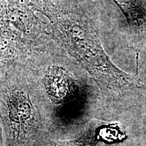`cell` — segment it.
<instances>
[{"instance_id":"3","label":"cell","mask_w":146,"mask_h":146,"mask_svg":"<svg viewBox=\"0 0 146 146\" xmlns=\"http://www.w3.org/2000/svg\"><path fill=\"white\" fill-rule=\"evenodd\" d=\"M8 9V26L17 33H28L34 28L36 17L31 10V0H6Z\"/></svg>"},{"instance_id":"5","label":"cell","mask_w":146,"mask_h":146,"mask_svg":"<svg viewBox=\"0 0 146 146\" xmlns=\"http://www.w3.org/2000/svg\"><path fill=\"white\" fill-rule=\"evenodd\" d=\"M123 11L129 21L131 29L137 25L138 19H141L143 10L137 0H113Z\"/></svg>"},{"instance_id":"4","label":"cell","mask_w":146,"mask_h":146,"mask_svg":"<svg viewBox=\"0 0 146 146\" xmlns=\"http://www.w3.org/2000/svg\"><path fill=\"white\" fill-rule=\"evenodd\" d=\"M18 49V33L6 25H0V71L13 62Z\"/></svg>"},{"instance_id":"7","label":"cell","mask_w":146,"mask_h":146,"mask_svg":"<svg viewBox=\"0 0 146 146\" xmlns=\"http://www.w3.org/2000/svg\"><path fill=\"white\" fill-rule=\"evenodd\" d=\"M0 146H2V145H1V133H0Z\"/></svg>"},{"instance_id":"6","label":"cell","mask_w":146,"mask_h":146,"mask_svg":"<svg viewBox=\"0 0 146 146\" xmlns=\"http://www.w3.org/2000/svg\"><path fill=\"white\" fill-rule=\"evenodd\" d=\"M8 9L6 0H0V25L8 26Z\"/></svg>"},{"instance_id":"2","label":"cell","mask_w":146,"mask_h":146,"mask_svg":"<svg viewBox=\"0 0 146 146\" xmlns=\"http://www.w3.org/2000/svg\"><path fill=\"white\" fill-rule=\"evenodd\" d=\"M47 93L56 101H62L74 88V80L66 69L52 66L47 69L44 78Z\"/></svg>"},{"instance_id":"1","label":"cell","mask_w":146,"mask_h":146,"mask_svg":"<svg viewBox=\"0 0 146 146\" xmlns=\"http://www.w3.org/2000/svg\"><path fill=\"white\" fill-rule=\"evenodd\" d=\"M47 17L69 53L98 81L121 89L135 85L134 75L124 72L110 61L88 19L57 8Z\"/></svg>"}]
</instances>
